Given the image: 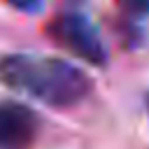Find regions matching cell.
Listing matches in <instances>:
<instances>
[{
	"mask_svg": "<svg viewBox=\"0 0 149 149\" xmlns=\"http://www.w3.org/2000/svg\"><path fill=\"white\" fill-rule=\"evenodd\" d=\"M0 81L49 107H74L93 91V79L74 63L40 54H5Z\"/></svg>",
	"mask_w": 149,
	"mask_h": 149,
	"instance_id": "6da1fadb",
	"label": "cell"
},
{
	"mask_svg": "<svg viewBox=\"0 0 149 149\" xmlns=\"http://www.w3.org/2000/svg\"><path fill=\"white\" fill-rule=\"evenodd\" d=\"M47 33L58 47L91 65H102L107 61V49L102 44L98 28L81 12H58L47 23Z\"/></svg>",
	"mask_w": 149,
	"mask_h": 149,
	"instance_id": "7a4b0ae2",
	"label": "cell"
},
{
	"mask_svg": "<svg viewBox=\"0 0 149 149\" xmlns=\"http://www.w3.org/2000/svg\"><path fill=\"white\" fill-rule=\"evenodd\" d=\"M40 133V119L19 102H0V149H30Z\"/></svg>",
	"mask_w": 149,
	"mask_h": 149,
	"instance_id": "3957f363",
	"label": "cell"
},
{
	"mask_svg": "<svg viewBox=\"0 0 149 149\" xmlns=\"http://www.w3.org/2000/svg\"><path fill=\"white\" fill-rule=\"evenodd\" d=\"M114 2L128 16H135V19L149 16V0H114Z\"/></svg>",
	"mask_w": 149,
	"mask_h": 149,
	"instance_id": "277c9868",
	"label": "cell"
},
{
	"mask_svg": "<svg viewBox=\"0 0 149 149\" xmlns=\"http://www.w3.org/2000/svg\"><path fill=\"white\" fill-rule=\"evenodd\" d=\"M7 5H12L19 12H35L42 5V0H7Z\"/></svg>",
	"mask_w": 149,
	"mask_h": 149,
	"instance_id": "5b68a950",
	"label": "cell"
},
{
	"mask_svg": "<svg viewBox=\"0 0 149 149\" xmlns=\"http://www.w3.org/2000/svg\"><path fill=\"white\" fill-rule=\"evenodd\" d=\"M144 107H147V114H149V91H147V95H144Z\"/></svg>",
	"mask_w": 149,
	"mask_h": 149,
	"instance_id": "8992f818",
	"label": "cell"
}]
</instances>
